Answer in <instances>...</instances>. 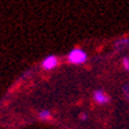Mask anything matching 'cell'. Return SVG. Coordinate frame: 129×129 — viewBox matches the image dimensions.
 Returning <instances> with one entry per match:
<instances>
[{"mask_svg": "<svg viewBox=\"0 0 129 129\" xmlns=\"http://www.w3.org/2000/svg\"><path fill=\"white\" fill-rule=\"evenodd\" d=\"M79 118H81L82 121H86V120H88V115H86L85 113H81V115H79Z\"/></svg>", "mask_w": 129, "mask_h": 129, "instance_id": "cell-8", "label": "cell"}, {"mask_svg": "<svg viewBox=\"0 0 129 129\" xmlns=\"http://www.w3.org/2000/svg\"><path fill=\"white\" fill-rule=\"evenodd\" d=\"M88 59V55L86 52L79 47H75L68 53V60L71 63V64H75V65H81V64H84Z\"/></svg>", "mask_w": 129, "mask_h": 129, "instance_id": "cell-1", "label": "cell"}, {"mask_svg": "<svg viewBox=\"0 0 129 129\" xmlns=\"http://www.w3.org/2000/svg\"><path fill=\"white\" fill-rule=\"evenodd\" d=\"M38 117L42 120V121H45V120H49L51 117V111L50 110H40L39 113H38Z\"/></svg>", "mask_w": 129, "mask_h": 129, "instance_id": "cell-5", "label": "cell"}, {"mask_svg": "<svg viewBox=\"0 0 129 129\" xmlns=\"http://www.w3.org/2000/svg\"><path fill=\"white\" fill-rule=\"evenodd\" d=\"M122 63H123V67H124L125 70H129V58L128 57H124L123 60H122Z\"/></svg>", "mask_w": 129, "mask_h": 129, "instance_id": "cell-6", "label": "cell"}, {"mask_svg": "<svg viewBox=\"0 0 129 129\" xmlns=\"http://www.w3.org/2000/svg\"><path fill=\"white\" fill-rule=\"evenodd\" d=\"M115 47L118 49V50L129 47V37H123V38H121V39H118L117 42L115 43Z\"/></svg>", "mask_w": 129, "mask_h": 129, "instance_id": "cell-4", "label": "cell"}, {"mask_svg": "<svg viewBox=\"0 0 129 129\" xmlns=\"http://www.w3.org/2000/svg\"><path fill=\"white\" fill-rule=\"evenodd\" d=\"M92 97H94V101L98 104H107L108 102H110L109 95H107L103 90H95Z\"/></svg>", "mask_w": 129, "mask_h": 129, "instance_id": "cell-3", "label": "cell"}, {"mask_svg": "<svg viewBox=\"0 0 129 129\" xmlns=\"http://www.w3.org/2000/svg\"><path fill=\"white\" fill-rule=\"evenodd\" d=\"M58 58L55 55H49L43 59L42 62V68L44 70H53L58 65Z\"/></svg>", "mask_w": 129, "mask_h": 129, "instance_id": "cell-2", "label": "cell"}, {"mask_svg": "<svg viewBox=\"0 0 129 129\" xmlns=\"http://www.w3.org/2000/svg\"><path fill=\"white\" fill-rule=\"evenodd\" d=\"M123 91H124L125 96H127V98H128V101H129V84H125L123 86Z\"/></svg>", "mask_w": 129, "mask_h": 129, "instance_id": "cell-7", "label": "cell"}]
</instances>
